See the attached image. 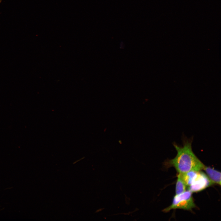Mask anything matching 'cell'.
<instances>
[{
  "label": "cell",
  "instance_id": "5b68a950",
  "mask_svg": "<svg viewBox=\"0 0 221 221\" xmlns=\"http://www.w3.org/2000/svg\"><path fill=\"white\" fill-rule=\"evenodd\" d=\"M176 184V195L180 194L186 190L187 186L179 174Z\"/></svg>",
  "mask_w": 221,
  "mask_h": 221
},
{
  "label": "cell",
  "instance_id": "8992f818",
  "mask_svg": "<svg viewBox=\"0 0 221 221\" xmlns=\"http://www.w3.org/2000/svg\"><path fill=\"white\" fill-rule=\"evenodd\" d=\"M1 2V0H0V3Z\"/></svg>",
  "mask_w": 221,
  "mask_h": 221
},
{
  "label": "cell",
  "instance_id": "6da1fadb",
  "mask_svg": "<svg viewBox=\"0 0 221 221\" xmlns=\"http://www.w3.org/2000/svg\"><path fill=\"white\" fill-rule=\"evenodd\" d=\"M192 139L183 138L182 146L174 142L173 145L177 154L175 157L168 160L167 164L174 167L178 173L182 174L191 171H200L205 165L193 153L192 148Z\"/></svg>",
  "mask_w": 221,
  "mask_h": 221
},
{
  "label": "cell",
  "instance_id": "3957f363",
  "mask_svg": "<svg viewBox=\"0 0 221 221\" xmlns=\"http://www.w3.org/2000/svg\"><path fill=\"white\" fill-rule=\"evenodd\" d=\"M213 184L204 173L199 171L198 174L192 184L188 187L192 192L201 191Z\"/></svg>",
  "mask_w": 221,
  "mask_h": 221
},
{
  "label": "cell",
  "instance_id": "7a4b0ae2",
  "mask_svg": "<svg viewBox=\"0 0 221 221\" xmlns=\"http://www.w3.org/2000/svg\"><path fill=\"white\" fill-rule=\"evenodd\" d=\"M196 207L192 196V192L188 190L180 194H175L172 204L164 209L163 211L167 212L171 210L176 209L191 211Z\"/></svg>",
  "mask_w": 221,
  "mask_h": 221
},
{
  "label": "cell",
  "instance_id": "277c9868",
  "mask_svg": "<svg viewBox=\"0 0 221 221\" xmlns=\"http://www.w3.org/2000/svg\"><path fill=\"white\" fill-rule=\"evenodd\" d=\"M204 169L213 184L221 185V173L213 168L205 166Z\"/></svg>",
  "mask_w": 221,
  "mask_h": 221
}]
</instances>
